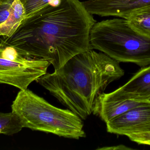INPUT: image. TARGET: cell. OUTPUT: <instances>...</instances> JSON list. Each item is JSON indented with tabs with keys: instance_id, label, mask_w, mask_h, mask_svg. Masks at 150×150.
I'll use <instances>...</instances> for the list:
<instances>
[{
	"instance_id": "6da1fadb",
	"label": "cell",
	"mask_w": 150,
	"mask_h": 150,
	"mask_svg": "<svg viewBox=\"0 0 150 150\" xmlns=\"http://www.w3.org/2000/svg\"><path fill=\"white\" fill-rule=\"evenodd\" d=\"M96 21L79 0H61L25 18L12 36L4 38L27 58L49 62L57 70L78 54L91 49Z\"/></svg>"
},
{
	"instance_id": "7a4b0ae2",
	"label": "cell",
	"mask_w": 150,
	"mask_h": 150,
	"mask_svg": "<svg viewBox=\"0 0 150 150\" xmlns=\"http://www.w3.org/2000/svg\"><path fill=\"white\" fill-rule=\"evenodd\" d=\"M125 74L120 62L93 49L78 54L37 82L82 120L93 113L108 85Z\"/></svg>"
},
{
	"instance_id": "3957f363",
	"label": "cell",
	"mask_w": 150,
	"mask_h": 150,
	"mask_svg": "<svg viewBox=\"0 0 150 150\" xmlns=\"http://www.w3.org/2000/svg\"><path fill=\"white\" fill-rule=\"evenodd\" d=\"M11 107L23 128L70 139L86 136L79 116L69 109L52 105L28 89L20 90Z\"/></svg>"
},
{
	"instance_id": "277c9868",
	"label": "cell",
	"mask_w": 150,
	"mask_h": 150,
	"mask_svg": "<svg viewBox=\"0 0 150 150\" xmlns=\"http://www.w3.org/2000/svg\"><path fill=\"white\" fill-rule=\"evenodd\" d=\"M90 41L91 49L119 62L142 68L150 65V39L137 31L126 18L96 22L90 32Z\"/></svg>"
},
{
	"instance_id": "5b68a950",
	"label": "cell",
	"mask_w": 150,
	"mask_h": 150,
	"mask_svg": "<svg viewBox=\"0 0 150 150\" xmlns=\"http://www.w3.org/2000/svg\"><path fill=\"white\" fill-rule=\"evenodd\" d=\"M50 65L45 60L24 57L13 47L5 45L0 48V83L26 90L47 73Z\"/></svg>"
},
{
	"instance_id": "8992f818",
	"label": "cell",
	"mask_w": 150,
	"mask_h": 150,
	"mask_svg": "<svg viewBox=\"0 0 150 150\" xmlns=\"http://www.w3.org/2000/svg\"><path fill=\"white\" fill-rule=\"evenodd\" d=\"M106 125L108 133L126 136L150 133V104L135 107Z\"/></svg>"
},
{
	"instance_id": "52a82bcc",
	"label": "cell",
	"mask_w": 150,
	"mask_h": 150,
	"mask_svg": "<svg viewBox=\"0 0 150 150\" xmlns=\"http://www.w3.org/2000/svg\"><path fill=\"white\" fill-rule=\"evenodd\" d=\"M82 3L91 15L124 18L138 10L150 6V0H88Z\"/></svg>"
},
{
	"instance_id": "ba28073f",
	"label": "cell",
	"mask_w": 150,
	"mask_h": 150,
	"mask_svg": "<svg viewBox=\"0 0 150 150\" xmlns=\"http://www.w3.org/2000/svg\"><path fill=\"white\" fill-rule=\"evenodd\" d=\"M104 95L114 99L150 101V65L143 67L125 85Z\"/></svg>"
},
{
	"instance_id": "9c48e42d",
	"label": "cell",
	"mask_w": 150,
	"mask_h": 150,
	"mask_svg": "<svg viewBox=\"0 0 150 150\" xmlns=\"http://www.w3.org/2000/svg\"><path fill=\"white\" fill-rule=\"evenodd\" d=\"M25 18V10L22 2L14 0L8 18L0 25V36L4 39L12 36Z\"/></svg>"
},
{
	"instance_id": "30bf717a",
	"label": "cell",
	"mask_w": 150,
	"mask_h": 150,
	"mask_svg": "<svg viewBox=\"0 0 150 150\" xmlns=\"http://www.w3.org/2000/svg\"><path fill=\"white\" fill-rule=\"evenodd\" d=\"M126 19L137 31L150 39V6L131 13Z\"/></svg>"
},
{
	"instance_id": "8fae6325",
	"label": "cell",
	"mask_w": 150,
	"mask_h": 150,
	"mask_svg": "<svg viewBox=\"0 0 150 150\" xmlns=\"http://www.w3.org/2000/svg\"><path fill=\"white\" fill-rule=\"evenodd\" d=\"M23 128L19 119L13 112H0V134L12 136L20 132Z\"/></svg>"
},
{
	"instance_id": "7c38bea8",
	"label": "cell",
	"mask_w": 150,
	"mask_h": 150,
	"mask_svg": "<svg viewBox=\"0 0 150 150\" xmlns=\"http://www.w3.org/2000/svg\"><path fill=\"white\" fill-rule=\"evenodd\" d=\"M25 10V18L35 14L48 5H57L61 0H20Z\"/></svg>"
},
{
	"instance_id": "4fadbf2b",
	"label": "cell",
	"mask_w": 150,
	"mask_h": 150,
	"mask_svg": "<svg viewBox=\"0 0 150 150\" xmlns=\"http://www.w3.org/2000/svg\"><path fill=\"white\" fill-rule=\"evenodd\" d=\"M13 1L14 0H1L0 1V25L8 18Z\"/></svg>"
},
{
	"instance_id": "5bb4252c",
	"label": "cell",
	"mask_w": 150,
	"mask_h": 150,
	"mask_svg": "<svg viewBox=\"0 0 150 150\" xmlns=\"http://www.w3.org/2000/svg\"><path fill=\"white\" fill-rule=\"evenodd\" d=\"M5 45L4 44V40L3 38H1L0 36V48L3 47L5 46Z\"/></svg>"
},
{
	"instance_id": "9a60e30c",
	"label": "cell",
	"mask_w": 150,
	"mask_h": 150,
	"mask_svg": "<svg viewBox=\"0 0 150 150\" xmlns=\"http://www.w3.org/2000/svg\"><path fill=\"white\" fill-rule=\"evenodd\" d=\"M1 1V0H0V1Z\"/></svg>"
}]
</instances>
